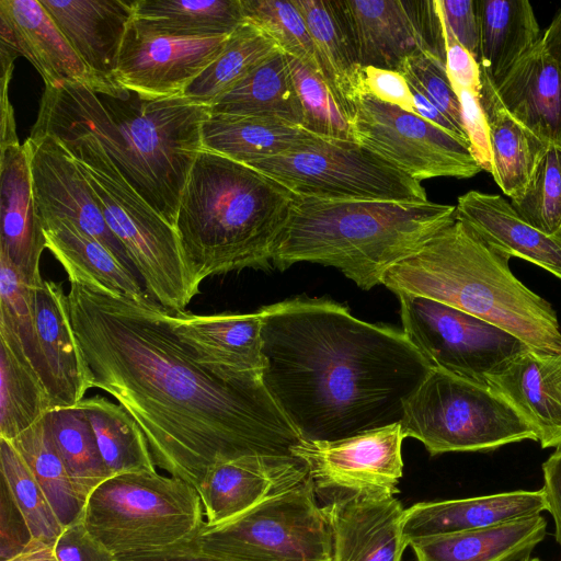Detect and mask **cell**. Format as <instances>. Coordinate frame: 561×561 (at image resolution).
Returning a JSON list of instances; mask_svg holds the SVG:
<instances>
[{"label":"cell","instance_id":"7a4b0ae2","mask_svg":"<svg viewBox=\"0 0 561 561\" xmlns=\"http://www.w3.org/2000/svg\"><path fill=\"white\" fill-rule=\"evenodd\" d=\"M262 381L306 440H336L400 423L434 368L403 331L343 305L295 298L260 308Z\"/></svg>","mask_w":561,"mask_h":561},{"label":"cell","instance_id":"d590c367","mask_svg":"<svg viewBox=\"0 0 561 561\" xmlns=\"http://www.w3.org/2000/svg\"><path fill=\"white\" fill-rule=\"evenodd\" d=\"M133 19L150 32L181 38L226 36L244 23L241 0H135Z\"/></svg>","mask_w":561,"mask_h":561},{"label":"cell","instance_id":"680465c9","mask_svg":"<svg viewBox=\"0 0 561 561\" xmlns=\"http://www.w3.org/2000/svg\"><path fill=\"white\" fill-rule=\"evenodd\" d=\"M19 144L14 112L9 100V83H1V142L0 148Z\"/></svg>","mask_w":561,"mask_h":561},{"label":"cell","instance_id":"9c48e42d","mask_svg":"<svg viewBox=\"0 0 561 561\" xmlns=\"http://www.w3.org/2000/svg\"><path fill=\"white\" fill-rule=\"evenodd\" d=\"M400 424L404 437L420 440L431 456L537 440L530 426L488 383L438 368L405 402Z\"/></svg>","mask_w":561,"mask_h":561},{"label":"cell","instance_id":"bcb514c9","mask_svg":"<svg viewBox=\"0 0 561 561\" xmlns=\"http://www.w3.org/2000/svg\"><path fill=\"white\" fill-rule=\"evenodd\" d=\"M511 204L533 227L561 239V146L548 145L526 193Z\"/></svg>","mask_w":561,"mask_h":561},{"label":"cell","instance_id":"5b68a950","mask_svg":"<svg viewBox=\"0 0 561 561\" xmlns=\"http://www.w3.org/2000/svg\"><path fill=\"white\" fill-rule=\"evenodd\" d=\"M510 259L455 219L390 267L381 284L396 295L423 296L470 313L530 348L561 352L553 307L513 274Z\"/></svg>","mask_w":561,"mask_h":561},{"label":"cell","instance_id":"4dcf8cb0","mask_svg":"<svg viewBox=\"0 0 561 561\" xmlns=\"http://www.w3.org/2000/svg\"><path fill=\"white\" fill-rule=\"evenodd\" d=\"M547 534L541 514L489 528L413 539L416 561H520Z\"/></svg>","mask_w":561,"mask_h":561},{"label":"cell","instance_id":"d6a6232c","mask_svg":"<svg viewBox=\"0 0 561 561\" xmlns=\"http://www.w3.org/2000/svg\"><path fill=\"white\" fill-rule=\"evenodd\" d=\"M479 22V66L496 87L541 39L527 0H476Z\"/></svg>","mask_w":561,"mask_h":561},{"label":"cell","instance_id":"ffe728a7","mask_svg":"<svg viewBox=\"0 0 561 561\" xmlns=\"http://www.w3.org/2000/svg\"><path fill=\"white\" fill-rule=\"evenodd\" d=\"M331 561H401L408 547L402 533L404 507L394 495H353L323 506Z\"/></svg>","mask_w":561,"mask_h":561},{"label":"cell","instance_id":"8d00e7d4","mask_svg":"<svg viewBox=\"0 0 561 561\" xmlns=\"http://www.w3.org/2000/svg\"><path fill=\"white\" fill-rule=\"evenodd\" d=\"M55 408L50 392L22 350L0 335V438L14 439Z\"/></svg>","mask_w":561,"mask_h":561},{"label":"cell","instance_id":"db71d44e","mask_svg":"<svg viewBox=\"0 0 561 561\" xmlns=\"http://www.w3.org/2000/svg\"><path fill=\"white\" fill-rule=\"evenodd\" d=\"M443 30L446 50V71L453 88L466 89L480 93L481 71L479 62L458 43L444 23Z\"/></svg>","mask_w":561,"mask_h":561},{"label":"cell","instance_id":"ee69618b","mask_svg":"<svg viewBox=\"0 0 561 561\" xmlns=\"http://www.w3.org/2000/svg\"><path fill=\"white\" fill-rule=\"evenodd\" d=\"M241 7L244 21L264 30L283 53L320 73L310 32L294 1L241 0Z\"/></svg>","mask_w":561,"mask_h":561},{"label":"cell","instance_id":"f35d334b","mask_svg":"<svg viewBox=\"0 0 561 561\" xmlns=\"http://www.w3.org/2000/svg\"><path fill=\"white\" fill-rule=\"evenodd\" d=\"M78 404L91 424L111 476L157 471L145 434L121 404L100 394L84 398Z\"/></svg>","mask_w":561,"mask_h":561},{"label":"cell","instance_id":"f6af8a7d","mask_svg":"<svg viewBox=\"0 0 561 561\" xmlns=\"http://www.w3.org/2000/svg\"><path fill=\"white\" fill-rule=\"evenodd\" d=\"M302 111V128L325 138L354 140L352 123L340 108L322 76L287 55Z\"/></svg>","mask_w":561,"mask_h":561},{"label":"cell","instance_id":"94428289","mask_svg":"<svg viewBox=\"0 0 561 561\" xmlns=\"http://www.w3.org/2000/svg\"><path fill=\"white\" fill-rule=\"evenodd\" d=\"M8 561H57L53 547L33 540L30 547L20 556Z\"/></svg>","mask_w":561,"mask_h":561},{"label":"cell","instance_id":"3957f363","mask_svg":"<svg viewBox=\"0 0 561 561\" xmlns=\"http://www.w3.org/2000/svg\"><path fill=\"white\" fill-rule=\"evenodd\" d=\"M209 113V106L182 95L148 99L124 88L105 94L61 83L45 85L30 136H93L137 194L174 227Z\"/></svg>","mask_w":561,"mask_h":561},{"label":"cell","instance_id":"44dd1931","mask_svg":"<svg viewBox=\"0 0 561 561\" xmlns=\"http://www.w3.org/2000/svg\"><path fill=\"white\" fill-rule=\"evenodd\" d=\"M530 426L541 448L561 447V352L526 348L486 377Z\"/></svg>","mask_w":561,"mask_h":561},{"label":"cell","instance_id":"836d02e7","mask_svg":"<svg viewBox=\"0 0 561 561\" xmlns=\"http://www.w3.org/2000/svg\"><path fill=\"white\" fill-rule=\"evenodd\" d=\"M319 138L300 126L275 118L209 113L202 147L240 163L279 156Z\"/></svg>","mask_w":561,"mask_h":561},{"label":"cell","instance_id":"7402d4cb","mask_svg":"<svg viewBox=\"0 0 561 561\" xmlns=\"http://www.w3.org/2000/svg\"><path fill=\"white\" fill-rule=\"evenodd\" d=\"M0 253L31 282L43 276L41 255L46 240L37 213L26 145L0 148Z\"/></svg>","mask_w":561,"mask_h":561},{"label":"cell","instance_id":"83f0119b","mask_svg":"<svg viewBox=\"0 0 561 561\" xmlns=\"http://www.w3.org/2000/svg\"><path fill=\"white\" fill-rule=\"evenodd\" d=\"M495 88L513 116L543 141L561 146V69L542 39Z\"/></svg>","mask_w":561,"mask_h":561},{"label":"cell","instance_id":"484cf974","mask_svg":"<svg viewBox=\"0 0 561 561\" xmlns=\"http://www.w3.org/2000/svg\"><path fill=\"white\" fill-rule=\"evenodd\" d=\"M455 216L494 250L561 279V239L533 227L501 195L469 191L458 197Z\"/></svg>","mask_w":561,"mask_h":561},{"label":"cell","instance_id":"2e32d148","mask_svg":"<svg viewBox=\"0 0 561 561\" xmlns=\"http://www.w3.org/2000/svg\"><path fill=\"white\" fill-rule=\"evenodd\" d=\"M230 35L181 38L157 34L130 21L114 81L148 99L182 95L221 53Z\"/></svg>","mask_w":561,"mask_h":561},{"label":"cell","instance_id":"7c38bea8","mask_svg":"<svg viewBox=\"0 0 561 561\" xmlns=\"http://www.w3.org/2000/svg\"><path fill=\"white\" fill-rule=\"evenodd\" d=\"M403 333L434 368L488 383L486 377L528 348L510 332L443 302L397 295Z\"/></svg>","mask_w":561,"mask_h":561},{"label":"cell","instance_id":"4fadbf2b","mask_svg":"<svg viewBox=\"0 0 561 561\" xmlns=\"http://www.w3.org/2000/svg\"><path fill=\"white\" fill-rule=\"evenodd\" d=\"M351 123L354 140L419 182L482 171L467 140L370 94L357 96Z\"/></svg>","mask_w":561,"mask_h":561},{"label":"cell","instance_id":"277c9868","mask_svg":"<svg viewBox=\"0 0 561 561\" xmlns=\"http://www.w3.org/2000/svg\"><path fill=\"white\" fill-rule=\"evenodd\" d=\"M298 196L259 170L202 149L188 173L174 229L196 279L268 268Z\"/></svg>","mask_w":561,"mask_h":561},{"label":"cell","instance_id":"603a6c76","mask_svg":"<svg viewBox=\"0 0 561 561\" xmlns=\"http://www.w3.org/2000/svg\"><path fill=\"white\" fill-rule=\"evenodd\" d=\"M84 65L114 81L119 51L134 18L135 0H41Z\"/></svg>","mask_w":561,"mask_h":561},{"label":"cell","instance_id":"f1b7e54d","mask_svg":"<svg viewBox=\"0 0 561 561\" xmlns=\"http://www.w3.org/2000/svg\"><path fill=\"white\" fill-rule=\"evenodd\" d=\"M480 80L479 98L489 127L490 173L502 192L516 201L529 187L549 144L507 111L495 85L482 72Z\"/></svg>","mask_w":561,"mask_h":561},{"label":"cell","instance_id":"4316f807","mask_svg":"<svg viewBox=\"0 0 561 561\" xmlns=\"http://www.w3.org/2000/svg\"><path fill=\"white\" fill-rule=\"evenodd\" d=\"M37 333L57 407H72L91 389V378L77 341L68 294L43 277L34 288Z\"/></svg>","mask_w":561,"mask_h":561},{"label":"cell","instance_id":"91938a15","mask_svg":"<svg viewBox=\"0 0 561 561\" xmlns=\"http://www.w3.org/2000/svg\"><path fill=\"white\" fill-rule=\"evenodd\" d=\"M541 39L557 59L561 69V9L541 35Z\"/></svg>","mask_w":561,"mask_h":561},{"label":"cell","instance_id":"f5cc1de1","mask_svg":"<svg viewBox=\"0 0 561 561\" xmlns=\"http://www.w3.org/2000/svg\"><path fill=\"white\" fill-rule=\"evenodd\" d=\"M57 561H116L85 528L82 519L64 528L53 546Z\"/></svg>","mask_w":561,"mask_h":561},{"label":"cell","instance_id":"681fc988","mask_svg":"<svg viewBox=\"0 0 561 561\" xmlns=\"http://www.w3.org/2000/svg\"><path fill=\"white\" fill-rule=\"evenodd\" d=\"M33 538L24 516L16 506L7 484L1 480L0 492V561L23 553Z\"/></svg>","mask_w":561,"mask_h":561},{"label":"cell","instance_id":"c3c4849f","mask_svg":"<svg viewBox=\"0 0 561 561\" xmlns=\"http://www.w3.org/2000/svg\"><path fill=\"white\" fill-rule=\"evenodd\" d=\"M460 103L461 121L471 153L481 170L490 172L491 149L489 127L479 94L471 90L454 89Z\"/></svg>","mask_w":561,"mask_h":561},{"label":"cell","instance_id":"8992f818","mask_svg":"<svg viewBox=\"0 0 561 561\" xmlns=\"http://www.w3.org/2000/svg\"><path fill=\"white\" fill-rule=\"evenodd\" d=\"M456 206L426 202L325 201L298 197L272 264L311 262L340 270L362 289L455 221Z\"/></svg>","mask_w":561,"mask_h":561},{"label":"cell","instance_id":"6da1fadb","mask_svg":"<svg viewBox=\"0 0 561 561\" xmlns=\"http://www.w3.org/2000/svg\"><path fill=\"white\" fill-rule=\"evenodd\" d=\"M73 331L91 387L138 423L156 467L197 491L217 463L293 455L302 438L262 379L227 381L198 364L152 299L70 283Z\"/></svg>","mask_w":561,"mask_h":561},{"label":"cell","instance_id":"6125c7cd","mask_svg":"<svg viewBox=\"0 0 561 561\" xmlns=\"http://www.w3.org/2000/svg\"><path fill=\"white\" fill-rule=\"evenodd\" d=\"M520 561H545V560H541L540 558L538 557H526L524 559H522Z\"/></svg>","mask_w":561,"mask_h":561},{"label":"cell","instance_id":"f907efd6","mask_svg":"<svg viewBox=\"0 0 561 561\" xmlns=\"http://www.w3.org/2000/svg\"><path fill=\"white\" fill-rule=\"evenodd\" d=\"M362 93L370 94L404 111L414 112L412 91L405 77L399 71L363 66Z\"/></svg>","mask_w":561,"mask_h":561},{"label":"cell","instance_id":"9f6ffc18","mask_svg":"<svg viewBox=\"0 0 561 561\" xmlns=\"http://www.w3.org/2000/svg\"><path fill=\"white\" fill-rule=\"evenodd\" d=\"M116 561H229L188 547L185 542L165 549L116 558Z\"/></svg>","mask_w":561,"mask_h":561},{"label":"cell","instance_id":"b9f144b4","mask_svg":"<svg viewBox=\"0 0 561 561\" xmlns=\"http://www.w3.org/2000/svg\"><path fill=\"white\" fill-rule=\"evenodd\" d=\"M35 284L0 253V335L22 350L51 394L53 383L37 333Z\"/></svg>","mask_w":561,"mask_h":561},{"label":"cell","instance_id":"816d5d0a","mask_svg":"<svg viewBox=\"0 0 561 561\" xmlns=\"http://www.w3.org/2000/svg\"><path fill=\"white\" fill-rule=\"evenodd\" d=\"M444 25L479 60V22L476 0H436Z\"/></svg>","mask_w":561,"mask_h":561},{"label":"cell","instance_id":"ac0fdd59","mask_svg":"<svg viewBox=\"0 0 561 561\" xmlns=\"http://www.w3.org/2000/svg\"><path fill=\"white\" fill-rule=\"evenodd\" d=\"M160 313L191 356L227 381L262 379V314H194L160 305Z\"/></svg>","mask_w":561,"mask_h":561},{"label":"cell","instance_id":"9a60e30c","mask_svg":"<svg viewBox=\"0 0 561 561\" xmlns=\"http://www.w3.org/2000/svg\"><path fill=\"white\" fill-rule=\"evenodd\" d=\"M359 64L399 71L403 61L427 53L446 64L436 0H339Z\"/></svg>","mask_w":561,"mask_h":561},{"label":"cell","instance_id":"30bf717a","mask_svg":"<svg viewBox=\"0 0 561 561\" xmlns=\"http://www.w3.org/2000/svg\"><path fill=\"white\" fill-rule=\"evenodd\" d=\"M185 543L229 561H331L327 515L311 479L220 524L205 520Z\"/></svg>","mask_w":561,"mask_h":561},{"label":"cell","instance_id":"74e56055","mask_svg":"<svg viewBox=\"0 0 561 561\" xmlns=\"http://www.w3.org/2000/svg\"><path fill=\"white\" fill-rule=\"evenodd\" d=\"M279 50L271 35L244 21L230 34L218 57L185 88L182 96L190 102L210 106Z\"/></svg>","mask_w":561,"mask_h":561},{"label":"cell","instance_id":"d4e9b609","mask_svg":"<svg viewBox=\"0 0 561 561\" xmlns=\"http://www.w3.org/2000/svg\"><path fill=\"white\" fill-rule=\"evenodd\" d=\"M0 14L11 23L22 56L45 85L76 83L105 94L122 88L101 80L84 65L41 0H0Z\"/></svg>","mask_w":561,"mask_h":561},{"label":"cell","instance_id":"ab89813d","mask_svg":"<svg viewBox=\"0 0 561 561\" xmlns=\"http://www.w3.org/2000/svg\"><path fill=\"white\" fill-rule=\"evenodd\" d=\"M72 483L84 502L111 476L91 424L79 404L57 407L44 416Z\"/></svg>","mask_w":561,"mask_h":561},{"label":"cell","instance_id":"11a10c76","mask_svg":"<svg viewBox=\"0 0 561 561\" xmlns=\"http://www.w3.org/2000/svg\"><path fill=\"white\" fill-rule=\"evenodd\" d=\"M547 510L554 522V538L561 547V447L542 463Z\"/></svg>","mask_w":561,"mask_h":561},{"label":"cell","instance_id":"52a82bcc","mask_svg":"<svg viewBox=\"0 0 561 561\" xmlns=\"http://www.w3.org/2000/svg\"><path fill=\"white\" fill-rule=\"evenodd\" d=\"M47 135L75 158L147 293L162 307L183 311L199 294L201 283L184 257L174 227L137 194L93 136L69 131Z\"/></svg>","mask_w":561,"mask_h":561},{"label":"cell","instance_id":"1f68e13d","mask_svg":"<svg viewBox=\"0 0 561 561\" xmlns=\"http://www.w3.org/2000/svg\"><path fill=\"white\" fill-rule=\"evenodd\" d=\"M310 32L320 73L335 102L352 121L362 93V65L339 0H293Z\"/></svg>","mask_w":561,"mask_h":561},{"label":"cell","instance_id":"7bdbcfd3","mask_svg":"<svg viewBox=\"0 0 561 561\" xmlns=\"http://www.w3.org/2000/svg\"><path fill=\"white\" fill-rule=\"evenodd\" d=\"M1 480L24 516L33 540L53 547L64 530L42 486L11 440L0 438Z\"/></svg>","mask_w":561,"mask_h":561},{"label":"cell","instance_id":"ba28073f","mask_svg":"<svg viewBox=\"0 0 561 561\" xmlns=\"http://www.w3.org/2000/svg\"><path fill=\"white\" fill-rule=\"evenodd\" d=\"M196 489L186 481L138 471L115 474L88 496L82 522L116 558L190 540L204 523Z\"/></svg>","mask_w":561,"mask_h":561},{"label":"cell","instance_id":"7dc6e473","mask_svg":"<svg viewBox=\"0 0 561 561\" xmlns=\"http://www.w3.org/2000/svg\"><path fill=\"white\" fill-rule=\"evenodd\" d=\"M399 72L405 77L412 90L423 94L465 134L459 99L444 61L427 53H419L408 57Z\"/></svg>","mask_w":561,"mask_h":561},{"label":"cell","instance_id":"e0dca14e","mask_svg":"<svg viewBox=\"0 0 561 561\" xmlns=\"http://www.w3.org/2000/svg\"><path fill=\"white\" fill-rule=\"evenodd\" d=\"M24 144L28 150L33 194L39 219L72 222L102 243L139 277L125 247L105 221L85 175L70 152L50 135L30 136Z\"/></svg>","mask_w":561,"mask_h":561},{"label":"cell","instance_id":"e575fe53","mask_svg":"<svg viewBox=\"0 0 561 561\" xmlns=\"http://www.w3.org/2000/svg\"><path fill=\"white\" fill-rule=\"evenodd\" d=\"M213 114L256 116L302 126V111L287 56L275 53L210 106Z\"/></svg>","mask_w":561,"mask_h":561},{"label":"cell","instance_id":"f546056e","mask_svg":"<svg viewBox=\"0 0 561 561\" xmlns=\"http://www.w3.org/2000/svg\"><path fill=\"white\" fill-rule=\"evenodd\" d=\"M48 249L70 283L99 288L136 301L153 298L140 278L102 243L64 219L41 220Z\"/></svg>","mask_w":561,"mask_h":561},{"label":"cell","instance_id":"8fae6325","mask_svg":"<svg viewBox=\"0 0 561 561\" xmlns=\"http://www.w3.org/2000/svg\"><path fill=\"white\" fill-rule=\"evenodd\" d=\"M298 197L426 202L421 182L356 140L319 137L296 150L248 163Z\"/></svg>","mask_w":561,"mask_h":561},{"label":"cell","instance_id":"d6986e66","mask_svg":"<svg viewBox=\"0 0 561 561\" xmlns=\"http://www.w3.org/2000/svg\"><path fill=\"white\" fill-rule=\"evenodd\" d=\"M309 478L307 463L294 455H250L217 463L197 489L205 522L229 520Z\"/></svg>","mask_w":561,"mask_h":561},{"label":"cell","instance_id":"60d3db41","mask_svg":"<svg viewBox=\"0 0 561 561\" xmlns=\"http://www.w3.org/2000/svg\"><path fill=\"white\" fill-rule=\"evenodd\" d=\"M42 486L62 527L82 519L79 496L43 417L11 440Z\"/></svg>","mask_w":561,"mask_h":561},{"label":"cell","instance_id":"cb8c5ba5","mask_svg":"<svg viewBox=\"0 0 561 561\" xmlns=\"http://www.w3.org/2000/svg\"><path fill=\"white\" fill-rule=\"evenodd\" d=\"M546 510L542 488L419 502L404 510L402 533L409 546L413 539L489 528Z\"/></svg>","mask_w":561,"mask_h":561},{"label":"cell","instance_id":"5bb4252c","mask_svg":"<svg viewBox=\"0 0 561 561\" xmlns=\"http://www.w3.org/2000/svg\"><path fill=\"white\" fill-rule=\"evenodd\" d=\"M401 424L336 440L302 439L291 454L302 459L317 499L324 504L353 495H396L403 472Z\"/></svg>","mask_w":561,"mask_h":561},{"label":"cell","instance_id":"6f0895ef","mask_svg":"<svg viewBox=\"0 0 561 561\" xmlns=\"http://www.w3.org/2000/svg\"><path fill=\"white\" fill-rule=\"evenodd\" d=\"M411 91L414 99V113H416L427 122L468 141L466 135L439 108H437L431 101H428L420 92L412 89Z\"/></svg>","mask_w":561,"mask_h":561}]
</instances>
